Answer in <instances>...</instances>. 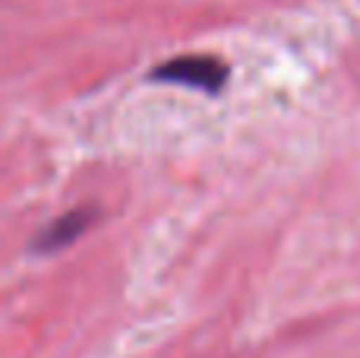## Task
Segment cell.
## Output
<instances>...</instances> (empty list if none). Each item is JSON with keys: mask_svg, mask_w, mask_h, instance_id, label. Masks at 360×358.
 Listing matches in <instances>:
<instances>
[{"mask_svg": "<svg viewBox=\"0 0 360 358\" xmlns=\"http://www.w3.org/2000/svg\"><path fill=\"white\" fill-rule=\"evenodd\" d=\"M95 219H98V209L95 206H76V209H70V213H63L60 219H54L51 226H44L41 235L32 241V247H35L38 254H54V251H60V247L73 245L76 238H82L86 228L92 226Z\"/></svg>", "mask_w": 360, "mask_h": 358, "instance_id": "7a4b0ae2", "label": "cell"}, {"mask_svg": "<svg viewBox=\"0 0 360 358\" xmlns=\"http://www.w3.org/2000/svg\"><path fill=\"white\" fill-rule=\"evenodd\" d=\"M149 80L180 82V86L218 95L224 89V82H228V67L218 57H209V54H186V57H171V61L158 63L149 73Z\"/></svg>", "mask_w": 360, "mask_h": 358, "instance_id": "6da1fadb", "label": "cell"}]
</instances>
